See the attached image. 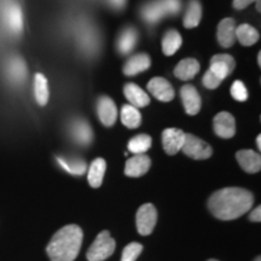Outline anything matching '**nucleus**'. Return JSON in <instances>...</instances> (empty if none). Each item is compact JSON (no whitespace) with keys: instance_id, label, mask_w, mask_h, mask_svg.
Instances as JSON below:
<instances>
[{"instance_id":"1","label":"nucleus","mask_w":261,"mask_h":261,"mask_svg":"<svg viewBox=\"0 0 261 261\" xmlns=\"http://www.w3.org/2000/svg\"><path fill=\"white\" fill-rule=\"evenodd\" d=\"M254 196L242 188H225L214 192L208 201V208L220 220H233L252 210Z\"/></svg>"},{"instance_id":"2","label":"nucleus","mask_w":261,"mask_h":261,"mask_svg":"<svg viewBox=\"0 0 261 261\" xmlns=\"http://www.w3.org/2000/svg\"><path fill=\"white\" fill-rule=\"evenodd\" d=\"M84 232L77 225H67L60 228L46 248L51 261H74L80 253Z\"/></svg>"},{"instance_id":"3","label":"nucleus","mask_w":261,"mask_h":261,"mask_svg":"<svg viewBox=\"0 0 261 261\" xmlns=\"http://www.w3.org/2000/svg\"><path fill=\"white\" fill-rule=\"evenodd\" d=\"M115 240L110 236L108 231H102L91 244V247L87 250L86 257L89 261H104L108 257L112 256V254L115 252Z\"/></svg>"},{"instance_id":"4","label":"nucleus","mask_w":261,"mask_h":261,"mask_svg":"<svg viewBox=\"0 0 261 261\" xmlns=\"http://www.w3.org/2000/svg\"><path fill=\"white\" fill-rule=\"evenodd\" d=\"M181 151L194 160H207L213 154V150L208 143H205L198 137L190 135V133H185V140L181 146Z\"/></svg>"},{"instance_id":"5","label":"nucleus","mask_w":261,"mask_h":261,"mask_svg":"<svg viewBox=\"0 0 261 261\" xmlns=\"http://www.w3.org/2000/svg\"><path fill=\"white\" fill-rule=\"evenodd\" d=\"M158 223V211L151 203H145L140 205L137 212L136 224L137 230L142 236H148L154 231Z\"/></svg>"},{"instance_id":"6","label":"nucleus","mask_w":261,"mask_h":261,"mask_svg":"<svg viewBox=\"0 0 261 261\" xmlns=\"http://www.w3.org/2000/svg\"><path fill=\"white\" fill-rule=\"evenodd\" d=\"M185 133L179 128H167L162 132V145L167 155L178 154L184 144Z\"/></svg>"},{"instance_id":"7","label":"nucleus","mask_w":261,"mask_h":261,"mask_svg":"<svg viewBox=\"0 0 261 261\" xmlns=\"http://www.w3.org/2000/svg\"><path fill=\"white\" fill-rule=\"evenodd\" d=\"M214 132L220 138H232L236 133V121L230 113H219L214 117Z\"/></svg>"},{"instance_id":"8","label":"nucleus","mask_w":261,"mask_h":261,"mask_svg":"<svg viewBox=\"0 0 261 261\" xmlns=\"http://www.w3.org/2000/svg\"><path fill=\"white\" fill-rule=\"evenodd\" d=\"M150 166H151V160H150L148 155H135L127 160L125 166V174L130 178H139L146 174V172L150 169Z\"/></svg>"},{"instance_id":"9","label":"nucleus","mask_w":261,"mask_h":261,"mask_svg":"<svg viewBox=\"0 0 261 261\" xmlns=\"http://www.w3.org/2000/svg\"><path fill=\"white\" fill-rule=\"evenodd\" d=\"M98 117L104 126L112 127L116 122L117 108L112 98L102 96L97 103Z\"/></svg>"},{"instance_id":"10","label":"nucleus","mask_w":261,"mask_h":261,"mask_svg":"<svg viewBox=\"0 0 261 261\" xmlns=\"http://www.w3.org/2000/svg\"><path fill=\"white\" fill-rule=\"evenodd\" d=\"M148 90L156 99L161 100V102H171L175 96L172 85L163 77H154V79L150 80Z\"/></svg>"},{"instance_id":"11","label":"nucleus","mask_w":261,"mask_h":261,"mask_svg":"<svg viewBox=\"0 0 261 261\" xmlns=\"http://www.w3.org/2000/svg\"><path fill=\"white\" fill-rule=\"evenodd\" d=\"M180 96L182 104H184L185 112L189 115H197L201 110V97L197 90L192 85H185L181 87Z\"/></svg>"},{"instance_id":"12","label":"nucleus","mask_w":261,"mask_h":261,"mask_svg":"<svg viewBox=\"0 0 261 261\" xmlns=\"http://www.w3.org/2000/svg\"><path fill=\"white\" fill-rule=\"evenodd\" d=\"M234 67H236V62H234L233 57L230 55H215L211 60V68L210 69L224 80L227 75L232 73Z\"/></svg>"},{"instance_id":"13","label":"nucleus","mask_w":261,"mask_h":261,"mask_svg":"<svg viewBox=\"0 0 261 261\" xmlns=\"http://www.w3.org/2000/svg\"><path fill=\"white\" fill-rule=\"evenodd\" d=\"M218 42L221 46L227 48L231 47L236 41V23L233 18H224L218 25Z\"/></svg>"},{"instance_id":"14","label":"nucleus","mask_w":261,"mask_h":261,"mask_svg":"<svg viewBox=\"0 0 261 261\" xmlns=\"http://www.w3.org/2000/svg\"><path fill=\"white\" fill-rule=\"evenodd\" d=\"M236 159L243 171L250 174L257 173L261 169L260 154L253 150H240L236 154Z\"/></svg>"},{"instance_id":"15","label":"nucleus","mask_w":261,"mask_h":261,"mask_svg":"<svg viewBox=\"0 0 261 261\" xmlns=\"http://www.w3.org/2000/svg\"><path fill=\"white\" fill-rule=\"evenodd\" d=\"M151 65V60L146 54H139L132 56L123 65V74L127 76H133L142 71L149 69Z\"/></svg>"},{"instance_id":"16","label":"nucleus","mask_w":261,"mask_h":261,"mask_svg":"<svg viewBox=\"0 0 261 261\" xmlns=\"http://www.w3.org/2000/svg\"><path fill=\"white\" fill-rule=\"evenodd\" d=\"M123 93L130 106L136 108H144L149 106L150 97L143 91L138 85L136 84H126L123 87Z\"/></svg>"},{"instance_id":"17","label":"nucleus","mask_w":261,"mask_h":261,"mask_svg":"<svg viewBox=\"0 0 261 261\" xmlns=\"http://www.w3.org/2000/svg\"><path fill=\"white\" fill-rule=\"evenodd\" d=\"M198 71H200V63L195 58H185L177 64L174 75L178 79L188 81L194 79Z\"/></svg>"},{"instance_id":"18","label":"nucleus","mask_w":261,"mask_h":261,"mask_svg":"<svg viewBox=\"0 0 261 261\" xmlns=\"http://www.w3.org/2000/svg\"><path fill=\"white\" fill-rule=\"evenodd\" d=\"M71 135L77 143L83 145H87L92 142L93 133L89 123L84 120H76L71 125Z\"/></svg>"},{"instance_id":"19","label":"nucleus","mask_w":261,"mask_h":261,"mask_svg":"<svg viewBox=\"0 0 261 261\" xmlns=\"http://www.w3.org/2000/svg\"><path fill=\"white\" fill-rule=\"evenodd\" d=\"M107 169V162L103 159H96L91 163L89 174H87V179H89L90 185L94 189L99 188L102 185L104 174H106Z\"/></svg>"},{"instance_id":"20","label":"nucleus","mask_w":261,"mask_h":261,"mask_svg":"<svg viewBox=\"0 0 261 261\" xmlns=\"http://www.w3.org/2000/svg\"><path fill=\"white\" fill-rule=\"evenodd\" d=\"M4 19L6 25L14 33H19L22 31L23 18H22V11L18 5H9L4 12Z\"/></svg>"},{"instance_id":"21","label":"nucleus","mask_w":261,"mask_h":261,"mask_svg":"<svg viewBox=\"0 0 261 261\" xmlns=\"http://www.w3.org/2000/svg\"><path fill=\"white\" fill-rule=\"evenodd\" d=\"M34 97L39 106L41 107L46 106L48 102V97H50L46 77L40 73L35 74L34 76Z\"/></svg>"},{"instance_id":"22","label":"nucleus","mask_w":261,"mask_h":261,"mask_svg":"<svg viewBox=\"0 0 261 261\" xmlns=\"http://www.w3.org/2000/svg\"><path fill=\"white\" fill-rule=\"evenodd\" d=\"M202 17V6L198 0H190L184 16L185 28H195L200 24Z\"/></svg>"},{"instance_id":"23","label":"nucleus","mask_w":261,"mask_h":261,"mask_svg":"<svg viewBox=\"0 0 261 261\" xmlns=\"http://www.w3.org/2000/svg\"><path fill=\"white\" fill-rule=\"evenodd\" d=\"M121 122L127 128H138L142 123V115H140L138 108L126 104L121 109Z\"/></svg>"},{"instance_id":"24","label":"nucleus","mask_w":261,"mask_h":261,"mask_svg":"<svg viewBox=\"0 0 261 261\" xmlns=\"http://www.w3.org/2000/svg\"><path fill=\"white\" fill-rule=\"evenodd\" d=\"M138 41V34H137L135 28H127L121 33L119 41H117V48L120 54L127 55L133 50Z\"/></svg>"},{"instance_id":"25","label":"nucleus","mask_w":261,"mask_h":261,"mask_svg":"<svg viewBox=\"0 0 261 261\" xmlns=\"http://www.w3.org/2000/svg\"><path fill=\"white\" fill-rule=\"evenodd\" d=\"M181 46V35L177 31L171 29L162 39V51L166 56H172Z\"/></svg>"},{"instance_id":"26","label":"nucleus","mask_w":261,"mask_h":261,"mask_svg":"<svg viewBox=\"0 0 261 261\" xmlns=\"http://www.w3.org/2000/svg\"><path fill=\"white\" fill-rule=\"evenodd\" d=\"M236 38L243 46H252L259 40V33L249 24H241L236 28Z\"/></svg>"},{"instance_id":"27","label":"nucleus","mask_w":261,"mask_h":261,"mask_svg":"<svg viewBox=\"0 0 261 261\" xmlns=\"http://www.w3.org/2000/svg\"><path fill=\"white\" fill-rule=\"evenodd\" d=\"M151 143H152L151 137L142 133V135L133 137V138L129 140L128 150L135 155L145 154V152L151 148Z\"/></svg>"},{"instance_id":"28","label":"nucleus","mask_w":261,"mask_h":261,"mask_svg":"<svg viewBox=\"0 0 261 261\" xmlns=\"http://www.w3.org/2000/svg\"><path fill=\"white\" fill-rule=\"evenodd\" d=\"M165 10L162 8L161 2H151L149 4H146L143 8L142 15L146 22L149 23H156L160 19L162 18V16L165 15Z\"/></svg>"},{"instance_id":"29","label":"nucleus","mask_w":261,"mask_h":261,"mask_svg":"<svg viewBox=\"0 0 261 261\" xmlns=\"http://www.w3.org/2000/svg\"><path fill=\"white\" fill-rule=\"evenodd\" d=\"M57 161L60 162L62 168H64L65 171H67L68 173H70V174L81 175V174H84L87 169L86 162H85L84 160H80V159L65 160L63 158H57Z\"/></svg>"},{"instance_id":"30","label":"nucleus","mask_w":261,"mask_h":261,"mask_svg":"<svg viewBox=\"0 0 261 261\" xmlns=\"http://www.w3.org/2000/svg\"><path fill=\"white\" fill-rule=\"evenodd\" d=\"M8 74L14 81H21L25 77V65L23 62L18 58L12 60L8 67Z\"/></svg>"},{"instance_id":"31","label":"nucleus","mask_w":261,"mask_h":261,"mask_svg":"<svg viewBox=\"0 0 261 261\" xmlns=\"http://www.w3.org/2000/svg\"><path fill=\"white\" fill-rule=\"evenodd\" d=\"M143 252V246L138 242H132L125 247L122 252L121 261H136Z\"/></svg>"},{"instance_id":"32","label":"nucleus","mask_w":261,"mask_h":261,"mask_svg":"<svg viewBox=\"0 0 261 261\" xmlns=\"http://www.w3.org/2000/svg\"><path fill=\"white\" fill-rule=\"evenodd\" d=\"M231 96L238 102H246L248 99V90L242 81L236 80L231 86Z\"/></svg>"},{"instance_id":"33","label":"nucleus","mask_w":261,"mask_h":261,"mask_svg":"<svg viewBox=\"0 0 261 261\" xmlns=\"http://www.w3.org/2000/svg\"><path fill=\"white\" fill-rule=\"evenodd\" d=\"M202 81H203L204 87H207V89L210 90H214L217 89V87H219V85L221 84V81L223 80H221L220 77H218L211 69H208L207 73L204 74L203 80Z\"/></svg>"},{"instance_id":"34","label":"nucleus","mask_w":261,"mask_h":261,"mask_svg":"<svg viewBox=\"0 0 261 261\" xmlns=\"http://www.w3.org/2000/svg\"><path fill=\"white\" fill-rule=\"evenodd\" d=\"M161 4L165 12L169 14H177L180 10V0H161Z\"/></svg>"},{"instance_id":"35","label":"nucleus","mask_w":261,"mask_h":261,"mask_svg":"<svg viewBox=\"0 0 261 261\" xmlns=\"http://www.w3.org/2000/svg\"><path fill=\"white\" fill-rule=\"evenodd\" d=\"M254 2H256V0H233V6L237 10H243Z\"/></svg>"},{"instance_id":"36","label":"nucleus","mask_w":261,"mask_h":261,"mask_svg":"<svg viewBox=\"0 0 261 261\" xmlns=\"http://www.w3.org/2000/svg\"><path fill=\"white\" fill-rule=\"evenodd\" d=\"M249 220L254 221V223H260L261 221V207L257 205L255 210L252 211V213L249 214Z\"/></svg>"},{"instance_id":"37","label":"nucleus","mask_w":261,"mask_h":261,"mask_svg":"<svg viewBox=\"0 0 261 261\" xmlns=\"http://www.w3.org/2000/svg\"><path fill=\"white\" fill-rule=\"evenodd\" d=\"M112 5L116 9H122L126 4V0H110Z\"/></svg>"},{"instance_id":"38","label":"nucleus","mask_w":261,"mask_h":261,"mask_svg":"<svg viewBox=\"0 0 261 261\" xmlns=\"http://www.w3.org/2000/svg\"><path fill=\"white\" fill-rule=\"evenodd\" d=\"M261 136H257V138H256V144H257V149H261Z\"/></svg>"},{"instance_id":"39","label":"nucleus","mask_w":261,"mask_h":261,"mask_svg":"<svg viewBox=\"0 0 261 261\" xmlns=\"http://www.w3.org/2000/svg\"><path fill=\"white\" fill-rule=\"evenodd\" d=\"M260 57H261V54L257 55V64H259V65L261 64V58Z\"/></svg>"},{"instance_id":"40","label":"nucleus","mask_w":261,"mask_h":261,"mask_svg":"<svg viewBox=\"0 0 261 261\" xmlns=\"http://www.w3.org/2000/svg\"><path fill=\"white\" fill-rule=\"evenodd\" d=\"M257 4H256V8H257V11H260V0H256Z\"/></svg>"},{"instance_id":"41","label":"nucleus","mask_w":261,"mask_h":261,"mask_svg":"<svg viewBox=\"0 0 261 261\" xmlns=\"http://www.w3.org/2000/svg\"><path fill=\"white\" fill-rule=\"evenodd\" d=\"M254 261H261V259H260V256H257V257H256V259H255V260H254Z\"/></svg>"},{"instance_id":"42","label":"nucleus","mask_w":261,"mask_h":261,"mask_svg":"<svg viewBox=\"0 0 261 261\" xmlns=\"http://www.w3.org/2000/svg\"><path fill=\"white\" fill-rule=\"evenodd\" d=\"M208 261H218V260H215V259H211V260H208Z\"/></svg>"}]
</instances>
